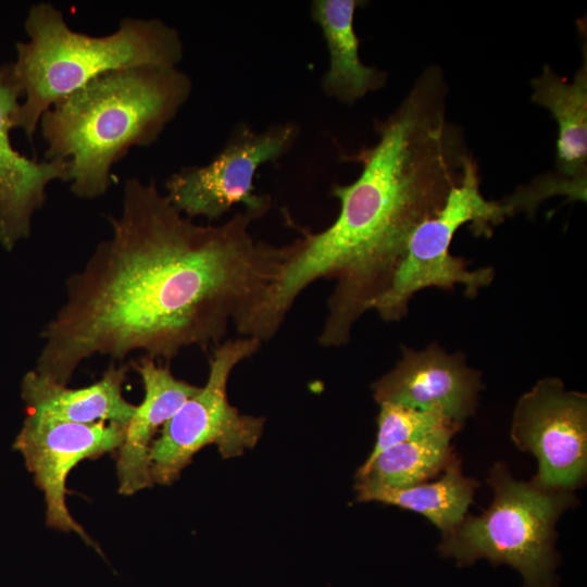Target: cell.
Instances as JSON below:
<instances>
[{
	"mask_svg": "<svg viewBox=\"0 0 587 587\" xmlns=\"http://www.w3.org/2000/svg\"><path fill=\"white\" fill-rule=\"evenodd\" d=\"M246 210L198 225L155 180L129 178L112 235L66 280V299L45 326L35 371L67 385L84 360L133 351L172 360L189 346L218 345L234 324L258 339L263 309L295 251L255 239ZM259 340V339H258Z\"/></svg>",
	"mask_w": 587,
	"mask_h": 587,
	"instance_id": "cell-1",
	"label": "cell"
},
{
	"mask_svg": "<svg viewBox=\"0 0 587 587\" xmlns=\"http://www.w3.org/2000/svg\"><path fill=\"white\" fill-rule=\"evenodd\" d=\"M447 91L440 67H427L398 109L376 125L377 142L352 157L362 171L353 183L332 188L340 203L337 218L295 241L263 310L266 340L301 291L320 278L336 280L319 338L325 347L348 342L354 322L388 288L413 232L444 207L471 157L461 129L446 117Z\"/></svg>",
	"mask_w": 587,
	"mask_h": 587,
	"instance_id": "cell-2",
	"label": "cell"
},
{
	"mask_svg": "<svg viewBox=\"0 0 587 587\" xmlns=\"http://www.w3.org/2000/svg\"><path fill=\"white\" fill-rule=\"evenodd\" d=\"M191 89V79L177 66L105 73L42 114L46 160L68 163L76 197L98 198L111 186L112 166L132 147L157 141Z\"/></svg>",
	"mask_w": 587,
	"mask_h": 587,
	"instance_id": "cell-3",
	"label": "cell"
},
{
	"mask_svg": "<svg viewBox=\"0 0 587 587\" xmlns=\"http://www.w3.org/2000/svg\"><path fill=\"white\" fill-rule=\"evenodd\" d=\"M27 42L11 64L24 100L15 127L32 139L42 114L95 78L135 66L174 67L184 47L178 30L161 20L127 17L105 36L73 30L51 3L34 4L25 20Z\"/></svg>",
	"mask_w": 587,
	"mask_h": 587,
	"instance_id": "cell-4",
	"label": "cell"
},
{
	"mask_svg": "<svg viewBox=\"0 0 587 587\" xmlns=\"http://www.w3.org/2000/svg\"><path fill=\"white\" fill-rule=\"evenodd\" d=\"M487 483L494 490L490 507L480 515H466L438 551L458 566L487 559L514 567L523 587H558L555 524L576 499L573 491L545 489L534 482H517L505 464L497 462Z\"/></svg>",
	"mask_w": 587,
	"mask_h": 587,
	"instance_id": "cell-5",
	"label": "cell"
},
{
	"mask_svg": "<svg viewBox=\"0 0 587 587\" xmlns=\"http://www.w3.org/2000/svg\"><path fill=\"white\" fill-rule=\"evenodd\" d=\"M507 216L510 213L501 200L489 201L482 195L477 163L470 157L444 207L413 232L388 288L372 309L384 321L391 322L405 315L413 295L424 288L451 290L463 285L465 295L475 297L492 282L495 271L492 267L467 270L464 260L450 252L452 239L464 224H471L475 235L489 237L492 226Z\"/></svg>",
	"mask_w": 587,
	"mask_h": 587,
	"instance_id": "cell-6",
	"label": "cell"
},
{
	"mask_svg": "<svg viewBox=\"0 0 587 587\" xmlns=\"http://www.w3.org/2000/svg\"><path fill=\"white\" fill-rule=\"evenodd\" d=\"M261 341L251 337L218 344L210 359L207 383L165 423L150 450L153 483L171 485L193 455L215 445L224 459L236 458L255 447L264 417L242 414L227 397L234 367L258 351Z\"/></svg>",
	"mask_w": 587,
	"mask_h": 587,
	"instance_id": "cell-7",
	"label": "cell"
},
{
	"mask_svg": "<svg viewBox=\"0 0 587 587\" xmlns=\"http://www.w3.org/2000/svg\"><path fill=\"white\" fill-rule=\"evenodd\" d=\"M298 135L294 123L272 125L262 132L238 126L211 162L172 174L165 183V196L189 218L218 220L236 204L261 217L271 208V199L254 192L255 173L261 165L283 157Z\"/></svg>",
	"mask_w": 587,
	"mask_h": 587,
	"instance_id": "cell-8",
	"label": "cell"
},
{
	"mask_svg": "<svg viewBox=\"0 0 587 587\" xmlns=\"http://www.w3.org/2000/svg\"><path fill=\"white\" fill-rule=\"evenodd\" d=\"M511 438L538 461L532 482L545 489L574 491L587 471L586 394L565 389L560 378L538 380L514 408Z\"/></svg>",
	"mask_w": 587,
	"mask_h": 587,
	"instance_id": "cell-9",
	"label": "cell"
},
{
	"mask_svg": "<svg viewBox=\"0 0 587 587\" xmlns=\"http://www.w3.org/2000/svg\"><path fill=\"white\" fill-rule=\"evenodd\" d=\"M125 427L115 423L80 424L27 413L14 449L21 452L43 492L49 527L74 532L97 549L92 539L71 515L66 505V479L80 461L118 449Z\"/></svg>",
	"mask_w": 587,
	"mask_h": 587,
	"instance_id": "cell-10",
	"label": "cell"
},
{
	"mask_svg": "<svg viewBox=\"0 0 587 587\" xmlns=\"http://www.w3.org/2000/svg\"><path fill=\"white\" fill-rule=\"evenodd\" d=\"M374 399L436 413L461 427L474 414L483 388L480 373L462 353L437 344L415 351L403 348L397 365L373 384Z\"/></svg>",
	"mask_w": 587,
	"mask_h": 587,
	"instance_id": "cell-11",
	"label": "cell"
},
{
	"mask_svg": "<svg viewBox=\"0 0 587 587\" xmlns=\"http://www.w3.org/2000/svg\"><path fill=\"white\" fill-rule=\"evenodd\" d=\"M22 91L11 64L0 66V246L12 250L27 238L32 218L46 199L53 180H70L68 163L36 161L13 148L10 132L15 127Z\"/></svg>",
	"mask_w": 587,
	"mask_h": 587,
	"instance_id": "cell-12",
	"label": "cell"
},
{
	"mask_svg": "<svg viewBox=\"0 0 587 587\" xmlns=\"http://www.w3.org/2000/svg\"><path fill=\"white\" fill-rule=\"evenodd\" d=\"M143 386L142 401L125 427L118 448L116 473L118 492L130 496L150 487V450L154 436L200 387L176 378L168 366L145 355L134 364Z\"/></svg>",
	"mask_w": 587,
	"mask_h": 587,
	"instance_id": "cell-13",
	"label": "cell"
},
{
	"mask_svg": "<svg viewBox=\"0 0 587 587\" xmlns=\"http://www.w3.org/2000/svg\"><path fill=\"white\" fill-rule=\"evenodd\" d=\"M126 374V365L113 362L96 383L68 388L34 370L24 375L21 395L27 413L71 423L107 422L126 426L136 407L123 397Z\"/></svg>",
	"mask_w": 587,
	"mask_h": 587,
	"instance_id": "cell-14",
	"label": "cell"
},
{
	"mask_svg": "<svg viewBox=\"0 0 587 587\" xmlns=\"http://www.w3.org/2000/svg\"><path fill=\"white\" fill-rule=\"evenodd\" d=\"M360 0H314L311 17L322 30L329 55V66L322 78V90L345 104H352L386 84V73L363 64L359 38L353 27Z\"/></svg>",
	"mask_w": 587,
	"mask_h": 587,
	"instance_id": "cell-15",
	"label": "cell"
},
{
	"mask_svg": "<svg viewBox=\"0 0 587 587\" xmlns=\"http://www.w3.org/2000/svg\"><path fill=\"white\" fill-rule=\"evenodd\" d=\"M571 83L546 64L532 80V101L550 111L558 126L554 172L587 186V49Z\"/></svg>",
	"mask_w": 587,
	"mask_h": 587,
	"instance_id": "cell-16",
	"label": "cell"
},
{
	"mask_svg": "<svg viewBox=\"0 0 587 587\" xmlns=\"http://www.w3.org/2000/svg\"><path fill=\"white\" fill-rule=\"evenodd\" d=\"M478 482L462 473L461 460L455 455L445 467L444 475L432 483L405 488H388L357 483L359 502H380L407 509L428 519L441 533L449 536L464 520Z\"/></svg>",
	"mask_w": 587,
	"mask_h": 587,
	"instance_id": "cell-17",
	"label": "cell"
},
{
	"mask_svg": "<svg viewBox=\"0 0 587 587\" xmlns=\"http://www.w3.org/2000/svg\"><path fill=\"white\" fill-rule=\"evenodd\" d=\"M460 428L445 426L383 451L360 466L357 483L388 488L425 483L445 470L454 455L450 441Z\"/></svg>",
	"mask_w": 587,
	"mask_h": 587,
	"instance_id": "cell-18",
	"label": "cell"
},
{
	"mask_svg": "<svg viewBox=\"0 0 587 587\" xmlns=\"http://www.w3.org/2000/svg\"><path fill=\"white\" fill-rule=\"evenodd\" d=\"M449 425L458 426L436 413L389 401L380 402L376 442L365 462L372 461L396 445L423 437Z\"/></svg>",
	"mask_w": 587,
	"mask_h": 587,
	"instance_id": "cell-19",
	"label": "cell"
}]
</instances>
